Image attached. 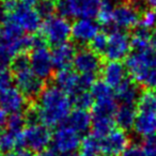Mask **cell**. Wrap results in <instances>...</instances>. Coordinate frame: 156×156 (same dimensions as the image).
<instances>
[{
	"label": "cell",
	"instance_id": "3957f363",
	"mask_svg": "<svg viewBox=\"0 0 156 156\" xmlns=\"http://www.w3.org/2000/svg\"><path fill=\"white\" fill-rule=\"evenodd\" d=\"M125 66L133 80L141 85L150 69L156 67V50L152 45L142 49L132 50L126 58Z\"/></svg>",
	"mask_w": 156,
	"mask_h": 156
},
{
	"label": "cell",
	"instance_id": "d590c367",
	"mask_svg": "<svg viewBox=\"0 0 156 156\" xmlns=\"http://www.w3.org/2000/svg\"><path fill=\"white\" fill-rule=\"evenodd\" d=\"M121 156H147L143 147L138 144H130Z\"/></svg>",
	"mask_w": 156,
	"mask_h": 156
},
{
	"label": "cell",
	"instance_id": "5bb4252c",
	"mask_svg": "<svg viewBox=\"0 0 156 156\" xmlns=\"http://www.w3.org/2000/svg\"><path fill=\"white\" fill-rule=\"evenodd\" d=\"M100 33V26L93 18H80L72 25V37L77 44L91 43Z\"/></svg>",
	"mask_w": 156,
	"mask_h": 156
},
{
	"label": "cell",
	"instance_id": "ee69618b",
	"mask_svg": "<svg viewBox=\"0 0 156 156\" xmlns=\"http://www.w3.org/2000/svg\"><path fill=\"white\" fill-rule=\"evenodd\" d=\"M1 40L2 39H1V30H0V43H1Z\"/></svg>",
	"mask_w": 156,
	"mask_h": 156
},
{
	"label": "cell",
	"instance_id": "60d3db41",
	"mask_svg": "<svg viewBox=\"0 0 156 156\" xmlns=\"http://www.w3.org/2000/svg\"><path fill=\"white\" fill-rule=\"evenodd\" d=\"M145 3L150 9L156 11V0H145Z\"/></svg>",
	"mask_w": 156,
	"mask_h": 156
},
{
	"label": "cell",
	"instance_id": "cb8c5ba5",
	"mask_svg": "<svg viewBox=\"0 0 156 156\" xmlns=\"http://www.w3.org/2000/svg\"><path fill=\"white\" fill-rule=\"evenodd\" d=\"M100 139L95 136H87L83 140L77 156H100L101 154Z\"/></svg>",
	"mask_w": 156,
	"mask_h": 156
},
{
	"label": "cell",
	"instance_id": "d6a6232c",
	"mask_svg": "<svg viewBox=\"0 0 156 156\" xmlns=\"http://www.w3.org/2000/svg\"><path fill=\"white\" fill-rule=\"evenodd\" d=\"M14 56L11 52V50L1 42L0 43V67H8L10 63L13 62Z\"/></svg>",
	"mask_w": 156,
	"mask_h": 156
},
{
	"label": "cell",
	"instance_id": "ffe728a7",
	"mask_svg": "<svg viewBox=\"0 0 156 156\" xmlns=\"http://www.w3.org/2000/svg\"><path fill=\"white\" fill-rule=\"evenodd\" d=\"M51 56L55 69L60 71V69H69V66L73 65L74 59L76 56V50L72 44L64 43L56 46L52 49Z\"/></svg>",
	"mask_w": 156,
	"mask_h": 156
},
{
	"label": "cell",
	"instance_id": "7a4b0ae2",
	"mask_svg": "<svg viewBox=\"0 0 156 156\" xmlns=\"http://www.w3.org/2000/svg\"><path fill=\"white\" fill-rule=\"evenodd\" d=\"M12 73L16 88L27 98H37L44 90V80L41 79L30 66L29 56L20 54L12 62Z\"/></svg>",
	"mask_w": 156,
	"mask_h": 156
},
{
	"label": "cell",
	"instance_id": "74e56055",
	"mask_svg": "<svg viewBox=\"0 0 156 156\" xmlns=\"http://www.w3.org/2000/svg\"><path fill=\"white\" fill-rule=\"evenodd\" d=\"M7 122H8L7 112L0 108V134L3 132L5 127L7 126Z\"/></svg>",
	"mask_w": 156,
	"mask_h": 156
},
{
	"label": "cell",
	"instance_id": "6da1fadb",
	"mask_svg": "<svg viewBox=\"0 0 156 156\" xmlns=\"http://www.w3.org/2000/svg\"><path fill=\"white\" fill-rule=\"evenodd\" d=\"M72 98L56 85L44 88L35 106L28 109L27 120L30 123L40 122L48 127H55L65 122L72 112Z\"/></svg>",
	"mask_w": 156,
	"mask_h": 156
},
{
	"label": "cell",
	"instance_id": "b9f144b4",
	"mask_svg": "<svg viewBox=\"0 0 156 156\" xmlns=\"http://www.w3.org/2000/svg\"><path fill=\"white\" fill-rule=\"evenodd\" d=\"M151 45L153 46V48L156 50V28L154 29V31L152 32V35H151Z\"/></svg>",
	"mask_w": 156,
	"mask_h": 156
},
{
	"label": "cell",
	"instance_id": "f35d334b",
	"mask_svg": "<svg viewBox=\"0 0 156 156\" xmlns=\"http://www.w3.org/2000/svg\"><path fill=\"white\" fill-rule=\"evenodd\" d=\"M7 14H8V12H7V10H5L3 0H0V24L7 20V18H5Z\"/></svg>",
	"mask_w": 156,
	"mask_h": 156
},
{
	"label": "cell",
	"instance_id": "7bdbcfd3",
	"mask_svg": "<svg viewBox=\"0 0 156 156\" xmlns=\"http://www.w3.org/2000/svg\"><path fill=\"white\" fill-rule=\"evenodd\" d=\"M20 1L26 5H30V7H33V5H35L37 3V0H20Z\"/></svg>",
	"mask_w": 156,
	"mask_h": 156
},
{
	"label": "cell",
	"instance_id": "484cf974",
	"mask_svg": "<svg viewBox=\"0 0 156 156\" xmlns=\"http://www.w3.org/2000/svg\"><path fill=\"white\" fill-rule=\"evenodd\" d=\"M73 106L76 107V109H83L88 110L90 107L94 105V98L91 92L89 91H80L71 96Z\"/></svg>",
	"mask_w": 156,
	"mask_h": 156
},
{
	"label": "cell",
	"instance_id": "7c38bea8",
	"mask_svg": "<svg viewBox=\"0 0 156 156\" xmlns=\"http://www.w3.org/2000/svg\"><path fill=\"white\" fill-rule=\"evenodd\" d=\"M73 66L79 75H94L102 71V61L95 51L83 48L76 52Z\"/></svg>",
	"mask_w": 156,
	"mask_h": 156
},
{
	"label": "cell",
	"instance_id": "1f68e13d",
	"mask_svg": "<svg viewBox=\"0 0 156 156\" xmlns=\"http://www.w3.org/2000/svg\"><path fill=\"white\" fill-rule=\"evenodd\" d=\"M13 79V73L8 67H0V94L11 87Z\"/></svg>",
	"mask_w": 156,
	"mask_h": 156
},
{
	"label": "cell",
	"instance_id": "836d02e7",
	"mask_svg": "<svg viewBox=\"0 0 156 156\" xmlns=\"http://www.w3.org/2000/svg\"><path fill=\"white\" fill-rule=\"evenodd\" d=\"M141 86H143L147 90H151V91L156 90V67L150 69L149 73L143 79Z\"/></svg>",
	"mask_w": 156,
	"mask_h": 156
},
{
	"label": "cell",
	"instance_id": "4fadbf2b",
	"mask_svg": "<svg viewBox=\"0 0 156 156\" xmlns=\"http://www.w3.org/2000/svg\"><path fill=\"white\" fill-rule=\"evenodd\" d=\"M140 12L129 2L117 5L113 13L112 30H125L132 29L139 25Z\"/></svg>",
	"mask_w": 156,
	"mask_h": 156
},
{
	"label": "cell",
	"instance_id": "603a6c76",
	"mask_svg": "<svg viewBox=\"0 0 156 156\" xmlns=\"http://www.w3.org/2000/svg\"><path fill=\"white\" fill-rule=\"evenodd\" d=\"M117 8L115 0H102L98 13V20L101 25L111 28L113 22V13Z\"/></svg>",
	"mask_w": 156,
	"mask_h": 156
},
{
	"label": "cell",
	"instance_id": "9a60e30c",
	"mask_svg": "<svg viewBox=\"0 0 156 156\" xmlns=\"http://www.w3.org/2000/svg\"><path fill=\"white\" fill-rule=\"evenodd\" d=\"M0 108L7 113H23L27 108V98L17 89L10 87L0 94Z\"/></svg>",
	"mask_w": 156,
	"mask_h": 156
},
{
	"label": "cell",
	"instance_id": "d4e9b609",
	"mask_svg": "<svg viewBox=\"0 0 156 156\" xmlns=\"http://www.w3.org/2000/svg\"><path fill=\"white\" fill-rule=\"evenodd\" d=\"M20 135L15 134L9 129L3 130L0 134V152L1 153H9L15 150V147H20Z\"/></svg>",
	"mask_w": 156,
	"mask_h": 156
},
{
	"label": "cell",
	"instance_id": "8d00e7d4",
	"mask_svg": "<svg viewBox=\"0 0 156 156\" xmlns=\"http://www.w3.org/2000/svg\"><path fill=\"white\" fill-rule=\"evenodd\" d=\"M3 156H32V154L28 150L20 149V150H14L12 152H9V153L5 154Z\"/></svg>",
	"mask_w": 156,
	"mask_h": 156
},
{
	"label": "cell",
	"instance_id": "44dd1931",
	"mask_svg": "<svg viewBox=\"0 0 156 156\" xmlns=\"http://www.w3.org/2000/svg\"><path fill=\"white\" fill-rule=\"evenodd\" d=\"M65 122H66L65 124L73 128L75 132L83 135L89 132V129L92 127V115L88 112V110L75 109L69 113Z\"/></svg>",
	"mask_w": 156,
	"mask_h": 156
},
{
	"label": "cell",
	"instance_id": "4dcf8cb0",
	"mask_svg": "<svg viewBox=\"0 0 156 156\" xmlns=\"http://www.w3.org/2000/svg\"><path fill=\"white\" fill-rule=\"evenodd\" d=\"M139 26L149 29V30L151 28H154L156 26V11H154V10H145L140 17Z\"/></svg>",
	"mask_w": 156,
	"mask_h": 156
},
{
	"label": "cell",
	"instance_id": "8fae6325",
	"mask_svg": "<svg viewBox=\"0 0 156 156\" xmlns=\"http://www.w3.org/2000/svg\"><path fill=\"white\" fill-rule=\"evenodd\" d=\"M29 60H30V66L32 71L41 79L46 80L51 77L55 65L54 61H52L51 52L48 50L46 45L37 47L31 50Z\"/></svg>",
	"mask_w": 156,
	"mask_h": 156
},
{
	"label": "cell",
	"instance_id": "ab89813d",
	"mask_svg": "<svg viewBox=\"0 0 156 156\" xmlns=\"http://www.w3.org/2000/svg\"><path fill=\"white\" fill-rule=\"evenodd\" d=\"M37 156H59L54 150H45V151H42L40 153L37 154Z\"/></svg>",
	"mask_w": 156,
	"mask_h": 156
},
{
	"label": "cell",
	"instance_id": "ac0fdd59",
	"mask_svg": "<svg viewBox=\"0 0 156 156\" xmlns=\"http://www.w3.org/2000/svg\"><path fill=\"white\" fill-rule=\"evenodd\" d=\"M135 134L141 138H149L156 135V111L137 110L134 124Z\"/></svg>",
	"mask_w": 156,
	"mask_h": 156
},
{
	"label": "cell",
	"instance_id": "e0dca14e",
	"mask_svg": "<svg viewBox=\"0 0 156 156\" xmlns=\"http://www.w3.org/2000/svg\"><path fill=\"white\" fill-rule=\"evenodd\" d=\"M127 69L121 61H108L102 67L103 81L115 90L127 79Z\"/></svg>",
	"mask_w": 156,
	"mask_h": 156
},
{
	"label": "cell",
	"instance_id": "f1b7e54d",
	"mask_svg": "<svg viewBox=\"0 0 156 156\" xmlns=\"http://www.w3.org/2000/svg\"><path fill=\"white\" fill-rule=\"evenodd\" d=\"M37 11L42 18H50L57 11V1L55 0H40L37 3Z\"/></svg>",
	"mask_w": 156,
	"mask_h": 156
},
{
	"label": "cell",
	"instance_id": "d6986e66",
	"mask_svg": "<svg viewBox=\"0 0 156 156\" xmlns=\"http://www.w3.org/2000/svg\"><path fill=\"white\" fill-rule=\"evenodd\" d=\"M115 95L120 105H134V106H136L139 98H140L141 92L138 83L127 78L121 86H119L115 89Z\"/></svg>",
	"mask_w": 156,
	"mask_h": 156
},
{
	"label": "cell",
	"instance_id": "2e32d148",
	"mask_svg": "<svg viewBox=\"0 0 156 156\" xmlns=\"http://www.w3.org/2000/svg\"><path fill=\"white\" fill-rule=\"evenodd\" d=\"M55 85L64 91L69 96H73L77 92L86 91L81 87L80 75L76 71H73L71 69H60L57 72V74L54 77Z\"/></svg>",
	"mask_w": 156,
	"mask_h": 156
},
{
	"label": "cell",
	"instance_id": "4316f807",
	"mask_svg": "<svg viewBox=\"0 0 156 156\" xmlns=\"http://www.w3.org/2000/svg\"><path fill=\"white\" fill-rule=\"evenodd\" d=\"M137 110L156 111V92L145 90L137 103Z\"/></svg>",
	"mask_w": 156,
	"mask_h": 156
},
{
	"label": "cell",
	"instance_id": "e575fe53",
	"mask_svg": "<svg viewBox=\"0 0 156 156\" xmlns=\"http://www.w3.org/2000/svg\"><path fill=\"white\" fill-rule=\"evenodd\" d=\"M143 149L147 156H156V135L145 139Z\"/></svg>",
	"mask_w": 156,
	"mask_h": 156
},
{
	"label": "cell",
	"instance_id": "8992f818",
	"mask_svg": "<svg viewBox=\"0 0 156 156\" xmlns=\"http://www.w3.org/2000/svg\"><path fill=\"white\" fill-rule=\"evenodd\" d=\"M42 37L46 43L52 46H59L67 43V40L72 37V25L62 16H52L45 20L41 27Z\"/></svg>",
	"mask_w": 156,
	"mask_h": 156
},
{
	"label": "cell",
	"instance_id": "ba28073f",
	"mask_svg": "<svg viewBox=\"0 0 156 156\" xmlns=\"http://www.w3.org/2000/svg\"><path fill=\"white\" fill-rule=\"evenodd\" d=\"M8 20L15 23L27 33H35L42 27V17L37 13V9L24 5L20 1H18L15 9L9 13Z\"/></svg>",
	"mask_w": 156,
	"mask_h": 156
},
{
	"label": "cell",
	"instance_id": "83f0119b",
	"mask_svg": "<svg viewBox=\"0 0 156 156\" xmlns=\"http://www.w3.org/2000/svg\"><path fill=\"white\" fill-rule=\"evenodd\" d=\"M27 117H25L23 113H14L8 118L7 122V129L20 135L23 130L26 127Z\"/></svg>",
	"mask_w": 156,
	"mask_h": 156
},
{
	"label": "cell",
	"instance_id": "9c48e42d",
	"mask_svg": "<svg viewBox=\"0 0 156 156\" xmlns=\"http://www.w3.org/2000/svg\"><path fill=\"white\" fill-rule=\"evenodd\" d=\"M132 40L122 30H112L108 35L105 57L108 61H122L130 54Z\"/></svg>",
	"mask_w": 156,
	"mask_h": 156
},
{
	"label": "cell",
	"instance_id": "f546056e",
	"mask_svg": "<svg viewBox=\"0 0 156 156\" xmlns=\"http://www.w3.org/2000/svg\"><path fill=\"white\" fill-rule=\"evenodd\" d=\"M108 44V35L105 32H100L90 43L91 49L95 51L96 54H105Z\"/></svg>",
	"mask_w": 156,
	"mask_h": 156
},
{
	"label": "cell",
	"instance_id": "52a82bcc",
	"mask_svg": "<svg viewBox=\"0 0 156 156\" xmlns=\"http://www.w3.org/2000/svg\"><path fill=\"white\" fill-rule=\"evenodd\" d=\"M81 135L69 125H61L52 135L51 144L59 156L77 155L81 145Z\"/></svg>",
	"mask_w": 156,
	"mask_h": 156
},
{
	"label": "cell",
	"instance_id": "7402d4cb",
	"mask_svg": "<svg viewBox=\"0 0 156 156\" xmlns=\"http://www.w3.org/2000/svg\"><path fill=\"white\" fill-rule=\"evenodd\" d=\"M137 107L134 105H120L115 115V121L121 129L129 130L134 127Z\"/></svg>",
	"mask_w": 156,
	"mask_h": 156
},
{
	"label": "cell",
	"instance_id": "30bf717a",
	"mask_svg": "<svg viewBox=\"0 0 156 156\" xmlns=\"http://www.w3.org/2000/svg\"><path fill=\"white\" fill-rule=\"evenodd\" d=\"M101 151L106 156H121L129 147V137L125 130L113 128L100 139Z\"/></svg>",
	"mask_w": 156,
	"mask_h": 156
},
{
	"label": "cell",
	"instance_id": "277c9868",
	"mask_svg": "<svg viewBox=\"0 0 156 156\" xmlns=\"http://www.w3.org/2000/svg\"><path fill=\"white\" fill-rule=\"evenodd\" d=\"M52 140L49 127L40 122L29 123L20 137V147L30 152L40 153L45 151Z\"/></svg>",
	"mask_w": 156,
	"mask_h": 156
},
{
	"label": "cell",
	"instance_id": "5b68a950",
	"mask_svg": "<svg viewBox=\"0 0 156 156\" xmlns=\"http://www.w3.org/2000/svg\"><path fill=\"white\" fill-rule=\"evenodd\" d=\"M102 0H57V12L64 18H93Z\"/></svg>",
	"mask_w": 156,
	"mask_h": 156
}]
</instances>
